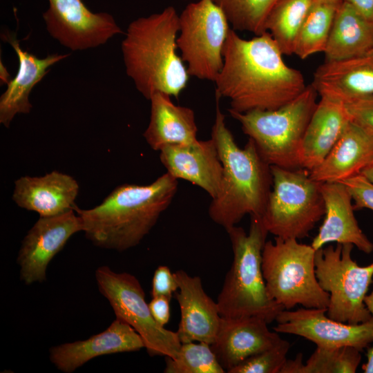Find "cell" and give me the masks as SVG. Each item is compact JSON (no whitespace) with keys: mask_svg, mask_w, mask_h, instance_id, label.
<instances>
[{"mask_svg":"<svg viewBox=\"0 0 373 373\" xmlns=\"http://www.w3.org/2000/svg\"><path fill=\"white\" fill-rule=\"evenodd\" d=\"M222 55L223 66L214 82L216 97L229 100L228 110H274L307 87L303 75L286 64L267 31L245 39L231 29Z\"/></svg>","mask_w":373,"mask_h":373,"instance_id":"cell-1","label":"cell"},{"mask_svg":"<svg viewBox=\"0 0 373 373\" xmlns=\"http://www.w3.org/2000/svg\"><path fill=\"white\" fill-rule=\"evenodd\" d=\"M178 180L166 172L149 184L119 185L93 208L76 207L82 231L101 248L123 251L135 247L171 204Z\"/></svg>","mask_w":373,"mask_h":373,"instance_id":"cell-2","label":"cell"},{"mask_svg":"<svg viewBox=\"0 0 373 373\" xmlns=\"http://www.w3.org/2000/svg\"><path fill=\"white\" fill-rule=\"evenodd\" d=\"M179 15L172 6L142 17L128 26L122 42L127 75L147 99L157 92L178 97L189 75L178 55Z\"/></svg>","mask_w":373,"mask_h":373,"instance_id":"cell-3","label":"cell"},{"mask_svg":"<svg viewBox=\"0 0 373 373\" xmlns=\"http://www.w3.org/2000/svg\"><path fill=\"white\" fill-rule=\"evenodd\" d=\"M216 99L211 138L222 164L223 178L208 213L215 223L227 231L247 214L262 217L272 187V175L270 165L260 156L253 140L249 138L243 148L238 146Z\"/></svg>","mask_w":373,"mask_h":373,"instance_id":"cell-4","label":"cell"},{"mask_svg":"<svg viewBox=\"0 0 373 373\" xmlns=\"http://www.w3.org/2000/svg\"><path fill=\"white\" fill-rule=\"evenodd\" d=\"M249 232L233 226L227 230L233 254L217 304L222 317L256 316L268 323L284 307L269 296L262 270V252L269 233L260 216H250Z\"/></svg>","mask_w":373,"mask_h":373,"instance_id":"cell-5","label":"cell"},{"mask_svg":"<svg viewBox=\"0 0 373 373\" xmlns=\"http://www.w3.org/2000/svg\"><path fill=\"white\" fill-rule=\"evenodd\" d=\"M318 95L310 84L294 99L274 110L228 111L269 165L296 169L301 168L300 147Z\"/></svg>","mask_w":373,"mask_h":373,"instance_id":"cell-6","label":"cell"},{"mask_svg":"<svg viewBox=\"0 0 373 373\" xmlns=\"http://www.w3.org/2000/svg\"><path fill=\"white\" fill-rule=\"evenodd\" d=\"M316 250L297 239L275 237L262 252V270L269 296L285 309L297 305L327 309L329 294L318 283L315 272Z\"/></svg>","mask_w":373,"mask_h":373,"instance_id":"cell-7","label":"cell"},{"mask_svg":"<svg viewBox=\"0 0 373 373\" xmlns=\"http://www.w3.org/2000/svg\"><path fill=\"white\" fill-rule=\"evenodd\" d=\"M270 168L272 187L261 217L264 227L283 239L307 237L325 214L321 183L303 168Z\"/></svg>","mask_w":373,"mask_h":373,"instance_id":"cell-8","label":"cell"},{"mask_svg":"<svg viewBox=\"0 0 373 373\" xmlns=\"http://www.w3.org/2000/svg\"><path fill=\"white\" fill-rule=\"evenodd\" d=\"M352 244H336L316 250L315 272L329 295L327 316L348 324L365 322L372 316L365 298L373 278V262L360 266L352 259Z\"/></svg>","mask_w":373,"mask_h":373,"instance_id":"cell-9","label":"cell"},{"mask_svg":"<svg viewBox=\"0 0 373 373\" xmlns=\"http://www.w3.org/2000/svg\"><path fill=\"white\" fill-rule=\"evenodd\" d=\"M179 23L177 45L189 76L214 82L231 30L224 12L211 0H199L186 6Z\"/></svg>","mask_w":373,"mask_h":373,"instance_id":"cell-10","label":"cell"},{"mask_svg":"<svg viewBox=\"0 0 373 373\" xmlns=\"http://www.w3.org/2000/svg\"><path fill=\"white\" fill-rule=\"evenodd\" d=\"M95 278L99 292L109 302L116 318L130 325L140 334L150 356H177L182 345L177 332L157 323L135 276L101 266L95 271Z\"/></svg>","mask_w":373,"mask_h":373,"instance_id":"cell-11","label":"cell"},{"mask_svg":"<svg viewBox=\"0 0 373 373\" xmlns=\"http://www.w3.org/2000/svg\"><path fill=\"white\" fill-rule=\"evenodd\" d=\"M372 314L367 321L348 324L334 321L327 316V309L305 308L284 309L276 318L278 333L303 337L318 347L350 346L359 350L369 347L373 343V290L365 298Z\"/></svg>","mask_w":373,"mask_h":373,"instance_id":"cell-12","label":"cell"},{"mask_svg":"<svg viewBox=\"0 0 373 373\" xmlns=\"http://www.w3.org/2000/svg\"><path fill=\"white\" fill-rule=\"evenodd\" d=\"M43 18L48 32L62 46L75 51L96 48L123 33L107 12L94 13L82 0H48Z\"/></svg>","mask_w":373,"mask_h":373,"instance_id":"cell-13","label":"cell"},{"mask_svg":"<svg viewBox=\"0 0 373 373\" xmlns=\"http://www.w3.org/2000/svg\"><path fill=\"white\" fill-rule=\"evenodd\" d=\"M82 224L75 210L39 217L24 237L17 256L20 279L26 285L42 283L49 262Z\"/></svg>","mask_w":373,"mask_h":373,"instance_id":"cell-14","label":"cell"},{"mask_svg":"<svg viewBox=\"0 0 373 373\" xmlns=\"http://www.w3.org/2000/svg\"><path fill=\"white\" fill-rule=\"evenodd\" d=\"M160 159L166 172L205 191L211 199L219 193L223 166L212 138L189 144L170 145L160 151Z\"/></svg>","mask_w":373,"mask_h":373,"instance_id":"cell-15","label":"cell"},{"mask_svg":"<svg viewBox=\"0 0 373 373\" xmlns=\"http://www.w3.org/2000/svg\"><path fill=\"white\" fill-rule=\"evenodd\" d=\"M174 274L178 284L175 296L180 309L176 332L181 343L204 342L211 345L222 317L217 302L205 292L199 276H191L182 269Z\"/></svg>","mask_w":373,"mask_h":373,"instance_id":"cell-16","label":"cell"},{"mask_svg":"<svg viewBox=\"0 0 373 373\" xmlns=\"http://www.w3.org/2000/svg\"><path fill=\"white\" fill-rule=\"evenodd\" d=\"M256 317H221L215 341L211 347L226 372L248 357L266 350L282 338Z\"/></svg>","mask_w":373,"mask_h":373,"instance_id":"cell-17","label":"cell"},{"mask_svg":"<svg viewBox=\"0 0 373 373\" xmlns=\"http://www.w3.org/2000/svg\"><path fill=\"white\" fill-rule=\"evenodd\" d=\"M145 348L140 334L128 323L116 318L102 332L90 338L50 349V360L60 371L71 373L95 357Z\"/></svg>","mask_w":373,"mask_h":373,"instance_id":"cell-18","label":"cell"},{"mask_svg":"<svg viewBox=\"0 0 373 373\" xmlns=\"http://www.w3.org/2000/svg\"><path fill=\"white\" fill-rule=\"evenodd\" d=\"M321 191L325 204L324 220L311 245L315 250L326 244H352L366 254L373 243L360 228L354 215L352 195L342 182H323Z\"/></svg>","mask_w":373,"mask_h":373,"instance_id":"cell-19","label":"cell"},{"mask_svg":"<svg viewBox=\"0 0 373 373\" xmlns=\"http://www.w3.org/2000/svg\"><path fill=\"white\" fill-rule=\"evenodd\" d=\"M79 186L72 176L53 171L42 176H21L15 182L12 200L40 217L62 214L77 207Z\"/></svg>","mask_w":373,"mask_h":373,"instance_id":"cell-20","label":"cell"},{"mask_svg":"<svg viewBox=\"0 0 373 373\" xmlns=\"http://www.w3.org/2000/svg\"><path fill=\"white\" fill-rule=\"evenodd\" d=\"M1 37L11 45L19 61L16 76L8 82L7 88L0 97V123L8 128L16 115L30 113L32 106L29 95L33 87L48 73L51 66L69 54L48 55L41 59L23 50L15 33L6 30L1 34Z\"/></svg>","mask_w":373,"mask_h":373,"instance_id":"cell-21","label":"cell"},{"mask_svg":"<svg viewBox=\"0 0 373 373\" xmlns=\"http://www.w3.org/2000/svg\"><path fill=\"white\" fill-rule=\"evenodd\" d=\"M318 94L340 100L373 95V49L339 61H325L314 73L311 84Z\"/></svg>","mask_w":373,"mask_h":373,"instance_id":"cell-22","label":"cell"},{"mask_svg":"<svg viewBox=\"0 0 373 373\" xmlns=\"http://www.w3.org/2000/svg\"><path fill=\"white\" fill-rule=\"evenodd\" d=\"M350 119L344 102L321 96L305 131L300 151V166L309 171L325 158Z\"/></svg>","mask_w":373,"mask_h":373,"instance_id":"cell-23","label":"cell"},{"mask_svg":"<svg viewBox=\"0 0 373 373\" xmlns=\"http://www.w3.org/2000/svg\"><path fill=\"white\" fill-rule=\"evenodd\" d=\"M373 157V135L350 122L323 161L309 171L315 181L341 182L359 175Z\"/></svg>","mask_w":373,"mask_h":373,"instance_id":"cell-24","label":"cell"},{"mask_svg":"<svg viewBox=\"0 0 373 373\" xmlns=\"http://www.w3.org/2000/svg\"><path fill=\"white\" fill-rule=\"evenodd\" d=\"M151 101V117L143 136L154 151L170 145L189 144L198 140L193 111L175 105L171 96L155 93Z\"/></svg>","mask_w":373,"mask_h":373,"instance_id":"cell-25","label":"cell"},{"mask_svg":"<svg viewBox=\"0 0 373 373\" xmlns=\"http://www.w3.org/2000/svg\"><path fill=\"white\" fill-rule=\"evenodd\" d=\"M373 49V22L348 3L336 9L325 49V61L360 56Z\"/></svg>","mask_w":373,"mask_h":373,"instance_id":"cell-26","label":"cell"},{"mask_svg":"<svg viewBox=\"0 0 373 373\" xmlns=\"http://www.w3.org/2000/svg\"><path fill=\"white\" fill-rule=\"evenodd\" d=\"M361 361V351L355 347L317 346L305 363L300 353L287 359L280 373H354Z\"/></svg>","mask_w":373,"mask_h":373,"instance_id":"cell-27","label":"cell"},{"mask_svg":"<svg viewBox=\"0 0 373 373\" xmlns=\"http://www.w3.org/2000/svg\"><path fill=\"white\" fill-rule=\"evenodd\" d=\"M341 1H316L313 3L299 31L294 55L305 59L314 54L324 52L336 9Z\"/></svg>","mask_w":373,"mask_h":373,"instance_id":"cell-28","label":"cell"},{"mask_svg":"<svg viewBox=\"0 0 373 373\" xmlns=\"http://www.w3.org/2000/svg\"><path fill=\"white\" fill-rule=\"evenodd\" d=\"M314 0H280L270 12L266 30L283 55L294 54L296 39Z\"/></svg>","mask_w":373,"mask_h":373,"instance_id":"cell-29","label":"cell"},{"mask_svg":"<svg viewBox=\"0 0 373 373\" xmlns=\"http://www.w3.org/2000/svg\"><path fill=\"white\" fill-rule=\"evenodd\" d=\"M211 1L222 10L234 30L260 35L267 32V19L280 0Z\"/></svg>","mask_w":373,"mask_h":373,"instance_id":"cell-30","label":"cell"},{"mask_svg":"<svg viewBox=\"0 0 373 373\" xmlns=\"http://www.w3.org/2000/svg\"><path fill=\"white\" fill-rule=\"evenodd\" d=\"M164 373H224L211 345L204 342L182 343L177 356H165Z\"/></svg>","mask_w":373,"mask_h":373,"instance_id":"cell-31","label":"cell"},{"mask_svg":"<svg viewBox=\"0 0 373 373\" xmlns=\"http://www.w3.org/2000/svg\"><path fill=\"white\" fill-rule=\"evenodd\" d=\"M289 347V343L281 339L276 345L248 357L229 373H280L287 359Z\"/></svg>","mask_w":373,"mask_h":373,"instance_id":"cell-32","label":"cell"},{"mask_svg":"<svg viewBox=\"0 0 373 373\" xmlns=\"http://www.w3.org/2000/svg\"><path fill=\"white\" fill-rule=\"evenodd\" d=\"M350 121L373 135V95L344 102Z\"/></svg>","mask_w":373,"mask_h":373,"instance_id":"cell-33","label":"cell"},{"mask_svg":"<svg viewBox=\"0 0 373 373\" xmlns=\"http://www.w3.org/2000/svg\"><path fill=\"white\" fill-rule=\"evenodd\" d=\"M348 189L354 209H367L373 211V183L361 175L343 182Z\"/></svg>","mask_w":373,"mask_h":373,"instance_id":"cell-34","label":"cell"},{"mask_svg":"<svg viewBox=\"0 0 373 373\" xmlns=\"http://www.w3.org/2000/svg\"><path fill=\"white\" fill-rule=\"evenodd\" d=\"M178 290V284L174 273L165 265L159 266L155 271L153 280L151 296H163L169 298Z\"/></svg>","mask_w":373,"mask_h":373,"instance_id":"cell-35","label":"cell"},{"mask_svg":"<svg viewBox=\"0 0 373 373\" xmlns=\"http://www.w3.org/2000/svg\"><path fill=\"white\" fill-rule=\"evenodd\" d=\"M170 300L171 298L159 296H153L149 303V307L153 318L162 327H164L170 320Z\"/></svg>","mask_w":373,"mask_h":373,"instance_id":"cell-36","label":"cell"},{"mask_svg":"<svg viewBox=\"0 0 373 373\" xmlns=\"http://www.w3.org/2000/svg\"><path fill=\"white\" fill-rule=\"evenodd\" d=\"M373 22V0H343Z\"/></svg>","mask_w":373,"mask_h":373,"instance_id":"cell-37","label":"cell"},{"mask_svg":"<svg viewBox=\"0 0 373 373\" xmlns=\"http://www.w3.org/2000/svg\"><path fill=\"white\" fill-rule=\"evenodd\" d=\"M362 369L365 373H373V343L372 345L368 347L367 362L362 365Z\"/></svg>","mask_w":373,"mask_h":373,"instance_id":"cell-38","label":"cell"},{"mask_svg":"<svg viewBox=\"0 0 373 373\" xmlns=\"http://www.w3.org/2000/svg\"><path fill=\"white\" fill-rule=\"evenodd\" d=\"M373 183V157L361 171L360 174Z\"/></svg>","mask_w":373,"mask_h":373,"instance_id":"cell-39","label":"cell"},{"mask_svg":"<svg viewBox=\"0 0 373 373\" xmlns=\"http://www.w3.org/2000/svg\"><path fill=\"white\" fill-rule=\"evenodd\" d=\"M341 1V0H314V1Z\"/></svg>","mask_w":373,"mask_h":373,"instance_id":"cell-40","label":"cell"}]
</instances>
